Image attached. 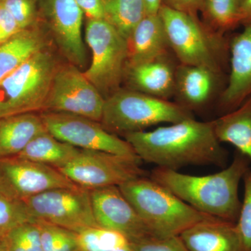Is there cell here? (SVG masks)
<instances>
[{
    "label": "cell",
    "mask_w": 251,
    "mask_h": 251,
    "mask_svg": "<svg viewBox=\"0 0 251 251\" xmlns=\"http://www.w3.org/2000/svg\"><path fill=\"white\" fill-rule=\"evenodd\" d=\"M192 117L190 110L179 103L120 88L105 99L100 124L110 133L124 135Z\"/></svg>",
    "instance_id": "277c9868"
},
{
    "label": "cell",
    "mask_w": 251,
    "mask_h": 251,
    "mask_svg": "<svg viewBox=\"0 0 251 251\" xmlns=\"http://www.w3.org/2000/svg\"><path fill=\"white\" fill-rule=\"evenodd\" d=\"M46 46L44 33L37 25L23 29L0 44V81Z\"/></svg>",
    "instance_id": "44dd1931"
},
{
    "label": "cell",
    "mask_w": 251,
    "mask_h": 251,
    "mask_svg": "<svg viewBox=\"0 0 251 251\" xmlns=\"http://www.w3.org/2000/svg\"><path fill=\"white\" fill-rule=\"evenodd\" d=\"M59 66L54 54L45 49L0 81V118L44 111Z\"/></svg>",
    "instance_id": "5b68a950"
},
{
    "label": "cell",
    "mask_w": 251,
    "mask_h": 251,
    "mask_svg": "<svg viewBox=\"0 0 251 251\" xmlns=\"http://www.w3.org/2000/svg\"><path fill=\"white\" fill-rule=\"evenodd\" d=\"M89 191L94 217L99 227L120 232L129 243L156 237L122 194L119 186Z\"/></svg>",
    "instance_id": "5bb4252c"
},
{
    "label": "cell",
    "mask_w": 251,
    "mask_h": 251,
    "mask_svg": "<svg viewBox=\"0 0 251 251\" xmlns=\"http://www.w3.org/2000/svg\"><path fill=\"white\" fill-rule=\"evenodd\" d=\"M220 74L202 66L181 64L176 70L175 94L190 110L204 105L215 90Z\"/></svg>",
    "instance_id": "d6986e66"
},
{
    "label": "cell",
    "mask_w": 251,
    "mask_h": 251,
    "mask_svg": "<svg viewBox=\"0 0 251 251\" xmlns=\"http://www.w3.org/2000/svg\"><path fill=\"white\" fill-rule=\"evenodd\" d=\"M77 186L53 167L18 156L0 159V193L10 199L23 201L50 190Z\"/></svg>",
    "instance_id": "7c38bea8"
},
{
    "label": "cell",
    "mask_w": 251,
    "mask_h": 251,
    "mask_svg": "<svg viewBox=\"0 0 251 251\" xmlns=\"http://www.w3.org/2000/svg\"><path fill=\"white\" fill-rule=\"evenodd\" d=\"M163 0H144L146 6L147 14H158L159 13Z\"/></svg>",
    "instance_id": "8d00e7d4"
},
{
    "label": "cell",
    "mask_w": 251,
    "mask_h": 251,
    "mask_svg": "<svg viewBox=\"0 0 251 251\" xmlns=\"http://www.w3.org/2000/svg\"><path fill=\"white\" fill-rule=\"evenodd\" d=\"M127 44L128 59L126 67L168 55L170 46L159 14L147 15L133 29Z\"/></svg>",
    "instance_id": "ac0fdd59"
},
{
    "label": "cell",
    "mask_w": 251,
    "mask_h": 251,
    "mask_svg": "<svg viewBox=\"0 0 251 251\" xmlns=\"http://www.w3.org/2000/svg\"><path fill=\"white\" fill-rule=\"evenodd\" d=\"M34 221L23 201H14L0 193V237L15 227Z\"/></svg>",
    "instance_id": "f1b7e54d"
},
{
    "label": "cell",
    "mask_w": 251,
    "mask_h": 251,
    "mask_svg": "<svg viewBox=\"0 0 251 251\" xmlns=\"http://www.w3.org/2000/svg\"><path fill=\"white\" fill-rule=\"evenodd\" d=\"M141 161L178 171L187 166L227 164V153L216 136L214 121L192 118L149 131L123 135Z\"/></svg>",
    "instance_id": "6da1fadb"
},
{
    "label": "cell",
    "mask_w": 251,
    "mask_h": 251,
    "mask_svg": "<svg viewBox=\"0 0 251 251\" xmlns=\"http://www.w3.org/2000/svg\"><path fill=\"white\" fill-rule=\"evenodd\" d=\"M40 114H20L0 118V159L18 156L36 135L46 131Z\"/></svg>",
    "instance_id": "ffe728a7"
},
{
    "label": "cell",
    "mask_w": 251,
    "mask_h": 251,
    "mask_svg": "<svg viewBox=\"0 0 251 251\" xmlns=\"http://www.w3.org/2000/svg\"><path fill=\"white\" fill-rule=\"evenodd\" d=\"M23 201L34 221L54 225L75 233L99 226L90 191L80 186L50 190Z\"/></svg>",
    "instance_id": "ba28073f"
},
{
    "label": "cell",
    "mask_w": 251,
    "mask_h": 251,
    "mask_svg": "<svg viewBox=\"0 0 251 251\" xmlns=\"http://www.w3.org/2000/svg\"><path fill=\"white\" fill-rule=\"evenodd\" d=\"M76 251H84L81 250V249H78V250H77Z\"/></svg>",
    "instance_id": "ab89813d"
},
{
    "label": "cell",
    "mask_w": 251,
    "mask_h": 251,
    "mask_svg": "<svg viewBox=\"0 0 251 251\" xmlns=\"http://www.w3.org/2000/svg\"><path fill=\"white\" fill-rule=\"evenodd\" d=\"M21 30L14 18L0 4V44Z\"/></svg>",
    "instance_id": "d6a6232c"
},
{
    "label": "cell",
    "mask_w": 251,
    "mask_h": 251,
    "mask_svg": "<svg viewBox=\"0 0 251 251\" xmlns=\"http://www.w3.org/2000/svg\"><path fill=\"white\" fill-rule=\"evenodd\" d=\"M79 249L84 251H112L129 247L125 236L103 227H91L77 233Z\"/></svg>",
    "instance_id": "d4e9b609"
},
{
    "label": "cell",
    "mask_w": 251,
    "mask_h": 251,
    "mask_svg": "<svg viewBox=\"0 0 251 251\" xmlns=\"http://www.w3.org/2000/svg\"><path fill=\"white\" fill-rule=\"evenodd\" d=\"M40 230L43 251H76L77 233L69 229L36 221Z\"/></svg>",
    "instance_id": "4316f807"
},
{
    "label": "cell",
    "mask_w": 251,
    "mask_h": 251,
    "mask_svg": "<svg viewBox=\"0 0 251 251\" xmlns=\"http://www.w3.org/2000/svg\"><path fill=\"white\" fill-rule=\"evenodd\" d=\"M133 251H189L179 236L151 237L130 242Z\"/></svg>",
    "instance_id": "1f68e13d"
},
{
    "label": "cell",
    "mask_w": 251,
    "mask_h": 251,
    "mask_svg": "<svg viewBox=\"0 0 251 251\" xmlns=\"http://www.w3.org/2000/svg\"><path fill=\"white\" fill-rule=\"evenodd\" d=\"M40 115L47 131L61 141L80 150L140 159L128 142L110 133L100 122L66 112L44 111Z\"/></svg>",
    "instance_id": "30bf717a"
},
{
    "label": "cell",
    "mask_w": 251,
    "mask_h": 251,
    "mask_svg": "<svg viewBox=\"0 0 251 251\" xmlns=\"http://www.w3.org/2000/svg\"><path fill=\"white\" fill-rule=\"evenodd\" d=\"M57 47L70 64L83 68L87 54L82 35V12L75 0H36Z\"/></svg>",
    "instance_id": "4fadbf2b"
},
{
    "label": "cell",
    "mask_w": 251,
    "mask_h": 251,
    "mask_svg": "<svg viewBox=\"0 0 251 251\" xmlns=\"http://www.w3.org/2000/svg\"><path fill=\"white\" fill-rule=\"evenodd\" d=\"M167 6L178 11L195 15L202 7V0H166Z\"/></svg>",
    "instance_id": "e575fe53"
},
{
    "label": "cell",
    "mask_w": 251,
    "mask_h": 251,
    "mask_svg": "<svg viewBox=\"0 0 251 251\" xmlns=\"http://www.w3.org/2000/svg\"><path fill=\"white\" fill-rule=\"evenodd\" d=\"M88 19H105L102 0H75Z\"/></svg>",
    "instance_id": "836d02e7"
},
{
    "label": "cell",
    "mask_w": 251,
    "mask_h": 251,
    "mask_svg": "<svg viewBox=\"0 0 251 251\" xmlns=\"http://www.w3.org/2000/svg\"><path fill=\"white\" fill-rule=\"evenodd\" d=\"M239 24H251V0H242L239 5Z\"/></svg>",
    "instance_id": "d590c367"
},
{
    "label": "cell",
    "mask_w": 251,
    "mask_h": 251,
    "mask_svg": "<svg viewBox=\"0 0 251 251\" xmlns=\"http://www.w3.org/2000/svg\"><path fill=\"white\" fill-rule=\"evenodd\" d=\"M105 20L128 40L133 29L147 16L144 0H102Z\"/></svg>",
    "instance_id": "cb8c5ba5"
},
{
    "label": "cell",
    "mask_w": 251,
    "mask_h": 251,
    "mask_svg": "<svg viewBox=\"0 0 251 251\" xmlns=\"http://www.w3.org/2000/svg\"><path fill=\"white\" fill-rule=\"evenodd\" d=\"M141 160L115 153L80 150L67 166L59 169L74 184L87 190L120 186L145 176Z\"/></svg>",
    "instance_id": "9c48e42d"
},
{
    "label": "cell",
    "mask_w": 251,
    "mask_h": 251,
    "mask_svg": "<svg viewBox=\"0 0 251 251\" xmlns=\"http://www.w3.org/2000/svg\"><path fill=\"white\" fill-rule=\"evenodd\" d=\"M244 196L236 226L244 251H251V169L244 175Z\"/></svg>",
    "instance_id": "4dcf8cb0"
},
{
    "label": "cell",
    "mask_w": 251,
    "mask_h": 251,
    "mask_svg": "<svg viewBox=\"0 0 251 251\" xmlns=\"http://www.w3.org/2000/svg\"><path fill=\"white\" fill-rule=\"evenodd\" d=\"M80 151V149L57 139L46 130L33 138L16 156L59 170L70 163Z\"/></svg>",
    "instance_id": "603a6c76"
},
{
    "label": "cell",
    "mask_w": 251,
    "mask_h": 251,
    "mask_svg": "<svg viewBox=\"0 0 251 251\" xmlns=\"http://www.w3.org/2000/svg\"><path fill=\"white\" fill-rule=\"evenodd\" d=\"M250 166V160L237 151L228 167L214 174L196 176L157 167L150 178L196 210L237 223L242 206L239 185Z\"/></svg>",
    "instance_id": "7a4b0ae2"
},
{
    "label": "cell",
    "mask_w": 251,
    "mask_h": 251,
    "mask_svg": "<svg viewBox=\"0 0 251 251\" xmlns=\"http://www.w3.org/2000/svg\"><path fill=\"white\" fill-rule=\"evenodd\" d=\"M112 251H133L130 249V247L122 248V249H117V250H114Z\"/></svg>",
    "instance_id": "f35d334b"
},
{
    "label": "cell",
    "mask_w": 251,
    "mask_h": 251,
    "mask_svg": "<svg viewBox=\"0 0 251 251\" xmlns=\"http://www.w3.org/2000/svg\"><path fill=\"white\" fill-rule=\"evenodd\" d=\"M85 40L92 59L84 75L106 99L121 88L128 59L127 40L105 19H88Z\"/></svg>",
    "instance_id": "52a82bcc"
},
{
    "label": "cell",
    "mask_w": 251,
    "mask_h": 251,
    "mask_svg": "<svg viewBox=\"0 0 251 251\" xmlns=\"http://www.w3.org/2000/svg\"><path fill=\"white\" fill-rule=\"evenodd\" d=\"M189 251H244L236 223L210 218L179 234Z\"/></svg>",
    "instance_id": "2e32d148"
},
{
    "label": "cell",
    "mask_w": 251,
    "mask_h": 251,
    "mask_svg": "<svg viewBox=\"0 0 251 251\" xmlns=\"http://www.w3.org/2000/svg\"><path fill=\"white\" fill-rule=\"evenodd\" d=\"M2 237L9 251H43L36 221L21 225Z\"/></svg>",
    "instance_id": "83f0119b"
},
{
    "label": "cell",
    "mask_w": 251,
    "mask_h": 251,
    "mask_svg": "<svg viewBox=\"0 0 251 251\" xmlns=\"http://www.w3.org/2000/svg\"><path fill=\"white\" fill-rule=\"evenodd\" d=\"M170 49L181 64L202 66L221 74V59L227 44L221 37L212 39L195 17L166 4L160 9Z\"/></svg>",
    "instance_id": "8992f818"
},
{
    "label": "cell",
    "mask_w": 251,
    "mask_h": 251,
    "mask_svg": "<svg viewBox=\"0 0 251 251\" xmlns=\"http://www.w3.org/2000/svg\"><path fill=\"white\" fill-rule=\"evenodd\" d=\"M105 100L79 68L69 63L57 69L44 111L74 114L100 122Z\"/></svg>",
    "instance_id": "8fae6325"
},
{
    "label": "cell",
    "mask_w": 251,
    "mask_h": 251,
    "mask_svg": "<svg viewBox=\"0 0 251 251\" xmlns=\"http://www.w3.org/2000/svg\"><path fill=\"white\" fill-rule=\"evenodd\" d=\"M240 2V0H202L201 9L216 29L225 31L239 25Z\"/></svg>",
    "instance_id": "484cf974"
},
{
    "label": "cell",
    "mask_w": 251,
    "mask_h": 251,
    "mask_svg": "<svg viewBox=\"0 0 251 251\" xmlns=\"http://www.w3.org/2000/svg\"><path fill=\"white\" fill-rule=\"evenodd\" d=\"M0 251H9L3 237H0Z\"/></svg>",
    "instance_id": "74e56055"
},
{
    "label": "cell",
    "mask_w": 251,
    "mask_h": 251,
    "mask_svg": "<svg viewBox=\"0 0 251 251\" xmlns=\"http://www.w3.org/2000/svg\"><path fill=\"white\" fill-rule=\"evenodd\" d=\"M119 188L156 237L179 236L193 225L213 217L196 210L151 178L141 176Z\"/></svg>",
    "instance_id": "3957f363"
},
{
    "label": "cell",
    "mask_w": 251,
    "mask_h": 251,
    "mask_svg": "<svg viewBox=\"0 0 251 251\" xmlns=\"http://www.w3.org/2000/svg\"></svg>",
    "instance_id": "b9f144b4"
},
{
    "label": "cell",
    "mask_w": 251,
    "mask_h": 251,
    "mask_svg": "<svg viewBox=\"0 0 251 251\" xmlns=\"http://www.w3.org/2000/svg\"><path fill=\"white\" fill-rule=\"evenodd\" d=\"M176 70L166 55L126 67L124 80L130 90L168 100L175 94Z\"/></svg>",
    "instance_id": "e0dca14e"
},
{
    "label": "cell",
    "mask_w": 251,
    "mask_h": 251,
    "mask_svg": "<svg viewBox=\"0 0 251 251\" xmlns=\"http://www.w3.org/2000/svg\"><path fill=\"white\" fill-rule=\"evenodd\" d=\"M214 124L219 141L233 145L251 165V96L237 108L214 120Z\"/></svg>",
    "instance_id": "7402d4cb"
},
{
    "label": "cell",
    "mask_w": 251,
    "mask_h": 251,
    "mask_svg": "<svg viewBox=\"0 0 251 251\" xmlns=\"http://www.w3.org/2000/svg\"><path fill=\"white\" fill-rule=\"evenodd\" d=\"M230 69L227 84L220 97V106L227 113L251 96V24L229 43Z\"/></svg>",
    "instance_id": "9a60e30c"
},
{
    "label": "cell",
    "mask_w": 251,
    "mask_h": 251,
    "mask_svg": "<svg viewBox=\"0 0 251 251\" xmlns=\"http://www.w3.org/2000/svg\"><path fill=\"white\" fill-rule=\"evenodd\" d=\"M0 4L22 30L37 25L39 13L36 0H0Z\"/></svg>",
    "instance_id": "f546056e"
},
{
    "label": "cell",
    "mask_w": 251,
    "mask_h": 251,
    "mask_svg": "<svg viewBox=\"0 0 251 251\" xmlns=\"http://www.w3.org/2000/svg\"><path fill=\"white\" fill-rule=\"evenodd\" d=\"M242 1V0H240V1ZM240 3H241V2H240Z\"/></svg>",
    "instance_id": "60d3db41"
}]
</instances>
